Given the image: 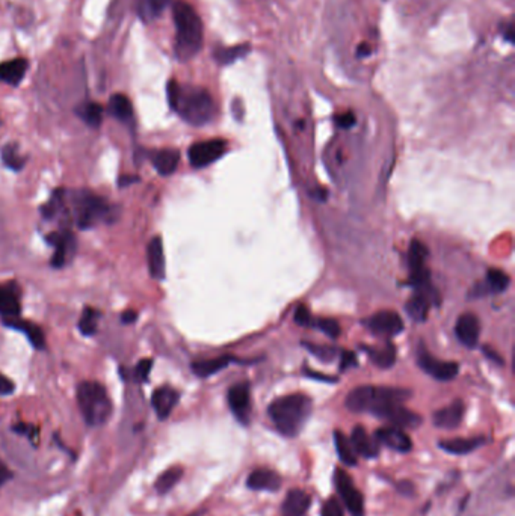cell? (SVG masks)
Instances as JSON below:
<instances>
[{
  "instance_id": "44",
  "label": "cell",
  "mask_w": 515,
  "mask_h": 516,
  "mask_svg": "<svg viewBox=\"0 0 515 516\" xmlns=\"http://www.w3.org/2000/svg\"><path fill=\"white\" fill-rule=\"evenodd\" d=\"M13 430L15 433L19 435H24V437L31 438L32 442H37V437H38V429L35 426H31V424H26V423H19L13 426Z\"/></svg>"
},
{
  "instance_id": "57",
  "label": "cell",
  "mask_w": 515,
  "mask_h": 516,
  "mask_svg": "<svg viewBox=\"0 0 515 516\" xmlns=\"http://www.w3.org/2000/svg\"><path fill=\"white\" fill-rule=\"evenodd\" d=\"M312 195H313V197L316 200H319V201H325L326 200V191L325 189H317V191L312 192Z\"/></svg>"
},
{
  "instance_id": "53",
  "label": "cell",
  "mask_w": 515,
  "mask_h": 516,
  "mask_svg": "<svg viewBox=\"0 0 515 516\" xmlns=\"http://www.w3.org/2000/svg\"><path fill=\"white\" fill-rule=\"evenodd\" d=\"M11 471L8 469L5 465H0V486H2L8 478H11Z\"/></svg>"
},
{
  "instance_id": "12",
  "label": "cell",
  "mask_w": 515,
  "mask_h": 516,
  "mask_svg": "<svg viewBox=\"0 0 515 516\" xmlns=\"http://www.w3.org/2000/svg\"><path fill=\"white\" fill-rule=\"evenodd\" d=\"M228 406L232 409L236 420L242 424H248L251 414V391L248 382H241L228 389L227 394Z\"/></svg>"
},
{
  "instance_id": "52",
  "label": "cell",
  "mask_w": 515,
  "mask_h": 516,
  "mask_svg": "<svg viewBox=\"0 0 515 516\" xmlns=\"http://www.w3.org/2000/svg\"><path fill=\"white\" fill-rule=\"evenodd\" d=\"M136 319H138V314H136L135 311H133V309L124 311V313L121 314V322H122V323H126V325L135 323V322H136Z\"/></svg>"
},
{
  "instance_id": "14",
  "label": "cell",
  "mask_w": 515,
  "mask_h": 516,
  "mask_svg": "<svg viewBox=\"0 0 515 516\" xmlns=\"http://www.w3.org/2000/svg\"><path fill=\"white\" fill-rule=\"evenodd\" d=\"M375 417L381 418V420L390 421L396 427H401V429H415L422 424V417L419 414H415L410 409L405 408L402 403H396V405H390L381 409L375 414Z\"/></svg>"
},
{
  "instance_id": "37",
  "label": "cell",
  "mask_w": 515,
  "mask_h": 516,
  "mask_svg": "<svg viewBox=\"0 0 515 516\" xmlns=\"http://www.w3.org/2000/svg\"><path fill=\"white\" fill-rule=\"evenodd\" d=\"M183 477V468L182 467H171L157 477L156 480V491L159 494H166L170 492L171 489L180 482V478Z\"/></svg>"
},
{
  "instance_id": "2",
  "label": "cell",
  "mask_w": 515,
  "mask_h": 516,
  "mask_svg": "<svg viewBox=\"0 0 515 516\" xmlns=\"http://www.w3.org/2000/svg\"><path fill=\"white\" fill-rule=\"evenodd\" d=\"M175 24V55L180 61H189L198 55L204 41L203 22L193 6L183 0L173 5Z\"/></svg>"
},
{
  "instance_id": "22",
  "label": "cell",
  "mask_w": 515,
  "mask_h": 516,
  "mask_svg": "<svg viewBox=\"0 0 515 516\" xmlns=\"http://www.w3.org/2000/svg\"><path fill=\"white\" fill-rule=\"evenodd\" d=\"M310 504H312V497L306 491H303V489H290L281 506L283 516H306Z\"/></svg>"
},
{
  "instance_id": "38",
  "label": "cell",
  "mask_w": 515,
  "mask_h": 516,
  "mask_svg": "<svg viewBox=\"0 0 515 516\" xmlns=\"http://www.w3.org/2000/svg\"><path fill=\"white\" fill-rule=\"evenodd\" d=\"M99 317H100L99 311L91 307H86L81 316V320H79V329H81V332L86 337L94 335L97 332V325H99Z\"/></svg>"
},
{
  "instance_id": "19",
  "label": "cell",
  "mask_w": 515,
  "mask_h": 516,
  "mask_svg": "<svg viewBox=\"0 0 515 516\" xmlns=\"http://www.w3.org/2000/svg\"><path fill=\"white\" fill-rule=\"evenodd\" d=\"M466 412V406L463 403V400H455L450 405L438 409L437 412L434 414L432 421L434 424L440 427V429H446V430H454L461 424L464 418Z\"/></svg>"
},
{
  "instance_id": "3",
  "label": "cell",
  "mask_w": 515,
  "mask_h": 516,
  "mask_svg": "<svg viewBox=\"0 0 515 516\" xmlns=\"http://www.w3.org/2000/svg\"><path fill=\"white\" fill-rule=\"evenodd\" d=\"M313 402L306 394L295 393L283 396L269 405L268 415L283 437L293 438L299 435L312 414Z\"/></svg>"
},
{
  "instance_id": "32",
  "label": "cell",
  "mask_w": 515,
  "mask_h": 516,
  "mask_svg": "<svg viewBox=\"0 0 515 516\" xmlns=\"http://www.w3.org/2000/svg\"><path fill=\"white\" fill-rule=\"evenodd\" d=\"M334 446L337 450V455H339L340 460L346 467H355L358 462V455L357 451L354 450L351 440L346 437V435L342 430H335L334 435Z\"/></svg>"
},
{
  "instance_id": "15",
  "label": "cell",
  "mask_w": 515,
  "mask_h": 516,
  "mask_svg": "<svg viewBox=\"0 0 515 516\" xmlns=\"http://www.w3.org/2000/svg\"><path fill=\"white\" fill-rule=\"evenodd\" d=\"M375 440L381 446H384L390 450L397 451V453H408L413 449V441L401 427L396 426H388V427H381L375 432Z\"/></svg>"
},
{
  "instance_id": "24",
  "label": "cell",
  "mask_w": 515,
  "mask_h": 516,
  "mask_svg": "<svg viewBox=\"0 0 515 516\" xmlns=\"http://www.w3.org/2000/svg\"><path fill=\"white\" fill-rule=\"evenodd\" d=\"M485 444V438L482 437H475V438H452V440H443L438 442V447L449 453V455L455 456H466L468 453L477 450Z\"/></svg>"
},
{
  "instance_id": "16",
  "label": "cell",
  "mask_w": 515,
  "mask_h": 516,
  "mask_svg": "<svg viewBox=\"0 0 515 516\" xmlns=\"http://www.w3.org/2000/svg\"><path fill=\"white\" fill-rule=\"evenodd\" d=\"M434 302L435 304H440V296L437 290L432 289L426 291H415L414 296L406 300L405 311L414 322H425Z\"/></svg>"
},
{
  "instance_id": "23",
  "label": "cell",
  "mask_w": 515,
  "mask_h": 516,
  "mask_svg": "<svg viewBox=\"0 0 515 516\" xmlns=\"http://www.w3.org/2000/svg\"><path fill=\"white\" fill-rule=\"evenodd\" d=\"M349 440L352 442L354 450L357 451V455L363 456L364 459H375L379 455V444L377 442V440L369 437V433L363 426L354 427Z\"/></svg>"
},
{
  "instance_id": "43",
  "label": "cell",
  "mask_w": 515,
  "mask_h": 516,
  "mask_svg": "<svg viewBox=\"0 0 515 516\" xmlns=\"http://www.w3.org/2000/svg\"><path fill=\"white\" fill-rule=\"evenodd\" d=\"M293 319H295V323L299 325V326H313L312 313H310V311L304 305H299L296 308Z\"/></svg>"
},
{
  "instance_id": "25",
  "label": "cell",
  "mask_w": 515,
  "mask_h": 516,
  "mask_svg": "<svg viewBox=\"0 0 515 516\" xmlns=\"http://www.w3.org/2000/svg\"><path fill=\"white\" fill-rule=\"evenodd\" d=\"M150 160L161 175H171L180 162V153L173 148L157 150L150 154Z\"/></svg>"
},
{
  "instance_id": "46",
  "label": "cell",
  "mask_w": 515,
  "mask_h": 516,
  "mask_svg": "<svg viewBox=\"0 0 515 516\" xmlns=\"http://www.w3.org/2000/svg\"><path fill=\"white\" fill-rule=\"evenodd\" d=\"M334 121L340 129H351L355 126V115L352 112H344L340 115H335Z\"/></svg>"
},
{
  "instance_id": "27",
  "label": "cell",
  "mask_w": 515,
  "mask_h": 516,
  "mask_svg": "<svg viewBox=\"0 0 515 516\" xmlns=\"http://www.w3.org/2000/svg\"><path fill=\"white\" fill-rule=\"evenodd\" d=\"M148 257V269L152 277L156 280H162L165 277V254L164 243L161 237H154L147 249Z\"/></svg>"
},
{
  "instance_id": "28",
  "label": "cell",
  "mask_w": 515,
  "mask_h": 516,
  "mask_svg": "<svg viewBox=\"0 0 515 516\" xmlns=\"http://www.w3.org/2000/svg\"><path fill=\"white\" fill-rule=\"evenodd\" d=\"M28 70V61L24 58H15L0 64V82L17 86L19 85Z\"/></svg>"
},
{
  "instance_id": "29",
  "label": "cell",
  "mask_w": 515,
  "mask_h": 516,
  "mask_svg": "<svg viewBox=\"0 0 515 516\" xmlns=\"http://www.w3.org/2000/svg\"><path fill=\"white\" fill-rule=\"evenodd\" d=\"M233 361H236L233 357H230V355H223V357H218V358L195 361L192 362L191 367H192V371L198 378H209L212 375H215V373L227 369L228 364Z\"/></svg>"
},
{
  "instance_id": "9",
  "label": "cell",
  "mask_w": 515,
  "mask_h": 516,
  "mask_svg": "<svg viewBox=\"0 0 515 516\" xmlns=\"http://www.w3.org/2000/svg\"><path fill=\"white\" fill-rule=\"evenodd\" d=\"M227 144L223 139H210L193 144L189 151V162L193 168H204L212 165L215 160L223 157L225 153Z\"/></svg>"
},
{
  "instance_id": "17",
  "label": "cell",
  "mask_w": 515,
  "mask_h": 516,
  "mask_svg": "<svg viewBox=\"0 0 515 516\" xmlns=\"http://www.w3.org/2000/svg\"><path fill=\"white\" fill-rule=\"evenodd\" d=\"M455 334L458 340L463 343L466 348L473 349L479 341V335H481V323L479 319L473 313H466L459 316L458 322L455 325Z\"/></svg>"
},
{
  "instance_id": "36",
  "label": "cell",
  "mask_w": 515,
  "mask_h": 516,
  "mask_svg": "<svg viewBox=\"0 0 515 516\" xmlns=\"http://www.w3.org/2000/svg\"><path fill=\"white\" fill-rule=\"evenodd\" d=\"M103 108L99 104V103H94V102H90V103H84L82 106H79L77 109V115L81 117L88 126L93 127V129H99L102 126V121H103Z\"/></svg>"
},
{
  "instance_id": "54",
  "label": "cell",
  "mask_w": 515,
  "mask_h": 516,
  "mask_svg": "<svg viewBox=\"0 0 515 516\" xmlns=\"http://www.w3.org/2000/svg\"><path fill=\"white\" fill-rule=\"evenodd\" d=\"M306 375H307L308 378H316L317 380H325V382H335V380H337L335 378H331V376L317 375V373H315V371H306Z\"/></svg>"
},
{
  "instance_id": "30",
  "label": "cell",
  "mask_w": 515,
  "mask_h": 516,
  "mask_svg": "<svg viewBox=\"0 0 515 516\" xmlns=\"http://www.w3.org/2000/svg\"><path fill=\"white\" fill-rule=\"evenodd\" d=\"M248 53H251V44H237L232 47H219L213 51V59L219 65H232L235 62L244 59Z\"/></svg>"
},
{
  "instance_id": "26",
  "label": "cell",
  "mask_w": 515,
  "mask_h": 516,
  "mask_svg": "<svg viewBox=\"0 0 515 516\" xmlns=\"http://www.w3.org/2000/svg\"><path fill=\"white\" fill-rule=\"evenodd\" d=\"M3 323L6 326H10L13 329H17V331H22L23 334L28 335L29 341L35 346L37 349H44L46 348V337H44L42 329L37 326L32 322H28V320H23L19 317H13V319H3Z\"/></svg>"
},
{
  "instance_id": "47",
  "label": "cell",
  "mask_w": 515,
  "mask_h": 516,
  "mask_svg": "<svg viewBox=\"0 0 515 516\" xmlns=\"http://www.w3.org/2000/svg\"><path fill=\"white\" fill-rule=\"evenodd\" d=\"M14 382L8 379L6 376L0 375V396H10L14 393Z\"/></svg>"
},
{
  "instance_id": "31",
  "label": "cell",
  "mask_w": 515,
  "mask_h": 516,
  "mask_svg": "<svg viewBox=\"0 0 515 516\" xmlns=\"http://www.w3.org/2000/svg\"><path fill=\"white\" fill-rule=\"evenodd\" d=\"M509 277L500 269H490L486 272L485 281L477 286V293H502L509 287Z\"/></svg>"
},
{
  "instance_id": "6",
  "label": "cell",
  "mask_w": 515,
  "mask_h": 516,
  "mask_svg": "<svg viewBox=\"0 0 515 516\" xmlns=\"http://www.w3.org/2000/svg\"><path fill=\"white\" fill-rule=\"evenodd\" d=\"M77 403L86 424L90 426L106 423L112 412L111 398L99 382H82L77 387Z\"/></svg>"
},
{
  "instance_id": "34",
  "label": "cell",
  "mask_w": 515,
  "mask_h": 516,
  "mask_svg": "<svg viewBox=\"0 0 515 516\" xmlns=\"http://www.w3.org/2000/svg\"><path fill=\"white\" fill-rule=\"evenodd\" d=\"M109 113L122 122L133 120L132 102L124 94H115L109 100Z\"/></svg>"
},
{
  "instance_id": "4",
  "label": "cell",
  "mask_w": 515,
  "mask_h": 516,
  "mask_svg": "<svg viewBox=\"0 0 515 516\" xmlns=\"http://www.w3.org/2000/svg\"><path fill=\"white\" fill-rule=\"evenodd\" d=\"M411 397V391L405 388L395 387H375V385H361L354 388L344 398V406L351 412H370L375 415L381 409L404 403Z\"/></svg>"
},
{
  "instance_id": "33",
  "label": "cell",
  "mask_w": 515,
  "mask_h": 516,
  "mask_svg": "<svg viewBox=\"0 0 515 516\" xmlns=\"http://www.w3.org/2000/svg\"><path fill=\"white\" fill-rule=\"evenodd\" d=\"M364 350L367 352L372 362L379 369H390L396 362V348L390 341L378 346V348H366Z\"/></svg>"
},
{
  "instance_id": "11",
  "label": "cell",
  "mask_w": 515,
  "mask_h": 516,
  "mask_svg": "<svg viewBox=\"0 0 515 516\" xmlns=\"http://www.w3.org/2000/svg\"><path fill=\"white\" fill-rule=\"evenodd\" d=\"M417 366L437 380H452L457 378L459 371V366L457 362L434 358L432 355L423 348L419 350V353H417Z\"/></svg>"
},
{
  "instance_id": "5",
  "label": "cell",
  "mask_w": 515,
  "mask_h": 516,
  "mask_svg": "<svg viewBox=\"0 0 515 516\" xmlns=\"http://www.w3.org/2000/svg\"><path fill=\"white\" fill-rule=\"evenodd\" d=\"M67 200L70 201L68 213H71L74 218L76 225L82 229L91 228L99 224L102 220L109 222L112 220V210L111 204L104 198L94 195L88 191H76L71 192L70 197L67 195Z\"/></svg>"
},
{
  "instance_id": "49",
  "label": "cell",
  "mask_w": 515,
  "mask_h": 516,
  "mask_svg": "<svg viewBox=\"0 0 515 516\" xmlns=\"http://www.w3.org/2000/svg\"><path fill=\"white\" fill-rule=\"evenodd\" d=\"M397 491L401 492L402 495L413 497L414 492H415V487H414V485L410 482V480H401V482L397 483Z\"/></svg>"
},
{
  "instance_id": "20",
  "label": "cell",
  "mask_w": 515,
  "mask_h": 516,
  "mask_svg": "<svg viewBox=\"0 0 515 516\" xmlns=\"http://www.w3.org/2000/svg\"><path fill=\"white\" fill-rule=\"evenodd\" d=\"M283 480L277 471L269 468H257L246 478V486L253 491H278Z\"/></svg>"
},
{
  "instance_id": "45",
  "label": "cell",
  "mask_w": 515,
  "mask_h": 516,
  "mask_svg": "<svg viewBox=\"0 0 515 516\" xmlns=\"http://www.w3.org/2000/svg\"><path fill=\"white\" fill-rule=\"evenodd\" d=\"M152 367H153V360H142L138 366H136V370H135V376L136 379H139L141 382H145L150 376V371H152Z\"/></svg>"
},
{
  "instance_id": "10",
  "label": "cell",
  "mask_w": 515,
  "mask_h": 516,
  "mask_svg": "<svg viewBox=\"0 0 515 516\" xmlns=\"http://www.w3.org/2000/svg\"><path fill=\"white\" fill-rule=\"evenodd\" d=\"M363 323L372 334L378 337H395L404 331L402 319L395 311H378Z\"/></svg>"
},
{
  "instance_id": "55",
  "label": "cell",
  "mask_w": 515,
  "mask_h": 516,
  "mask_svg": "<svg viewBox=\"0 0 515 516\" xmlns=\"http://www.w3.org/2000/svg\"><path fill=\"white\" fill-rule=\"evenodd\" d=\"M484 352L486 353V357L490 358V360H493L494 362H497V364H505V361L499 357V355H497L494 350H490V348H484Z\"/></svg>"
},
{
  "instance_id": "56",
  "label": "cell",
  "mask_w": 515,
  "mask_h": 516,
  "mask_svg": "<svg viewBox=\"0 0 515 516\" xmlns=\"http://www.w3.org/2000/svg\"><path fill=\"white\" fill-rule=\"evenodd\" d=\"M135 182H138V177H135V175H124V177H121V179H120V186H121V188H126V186H129L130 183H135Z\"/></svg>"
},
{
  "instance_id": "39",
  "label": "cell",
  "mask_w": 515,
  "mask_h": 516,
  "mask_svg": "<svg viewBox=\"0 0 515 516\" xmlns=\"http://www.w3.org/2000/svg\"><path fill=\"white\" fill-rule=\"evenodd\" d=\"M2 160L8 168L13 169V171H20V169L24 166V157L20 156L19 150H17L14 145H6L2 150Z\"/></svg>"
},
{
  "instance_id": "1",
  "label": "cell",
  "mask_w": 515,
  "mask_h": 516,
  "mask_svg": "<svg viewBox=\"0 0 515 516\" xmlns=\"http://www.w3.org/2000/svg\"><path fill=\"white\" fill-rule=\"evenodd\" d=\"M166 95L170 108L191 126H204L215 117V102L210 92L201 86L180 85L175 80H170L166 85Z\"/></svg>"
},
{
  "instance_id": "7",
  "label": "cell",
  "mask_w": 515,
  "mask_h": 516,
  "mask_svg": "<svg viewBox=\"0 0 515 516\" xmlns=\"http://www.w3.org/2000/svg\"><path fill=\"white\" fill-rule=\"evenodd\" d=\"M426 257H428V248L420 240L414 239L408 251V266H410V280L408 284L415 290H429L432 289L431 275L426 269Z\"/></svg>"
},
{
  "instance_id": "42",
  "label": "cell",
  "mask_w": 515,
  "mask_h": 516,
  "mask_svg": "<svg viewBox=\"0 0 515 516\" xmlns=\"http://www.w3.org/2000/svg\"><path fill=\"white\" fill-rule=\"evenodd\" d=\"M321 516H344V515H343V509H342L340 503L337 501L334 497H331L324 503Z\"/></svg>"
},
{
  "instance_id": "13",
  "label": "cell",
  "mask_w": 515,
  "mask_h": 516,
  "mask_svg": "<svg viewBox=\"0 0 515 516\" xmlns=\"http://www.w3.org/2000/svg\"><path fill=\"white\" fill-rule=\"evenodd\" d=\"M47 242L55 248V252H53L52 257V266L59 269L67 263L70 255L74 252L76 239L70 229L64 228L55 231V233H50L47 236Z\"/></svg>"
},
{
  "instance_id": "8",
  "label": "cell",
  "mask_w": 515,
  "mask_h": 516,
  "mask_svg": "<svg viewBox=\"0 0 515 516\" xmlns=\"http://www.w3.org/2000/svg\"><path fill=\"white\" fill-rule=\"evenodd\" d=\"M334 485L343 506L352 516H364V497L360 489L355 487L352 477L343 468H337L334 473Z\"/></svg>"
},
{
  "instance_id": "51",
  "label": "cell",
  "mask_w": 515,
  "mask_h": 516,
  "mask_svg": "<svg viewBox=\"0 0 515 516\" xmlns=\"http://www.w3.org/2000/svg\"><path fill=\"white\" fill-rule=\"evenodd\" d=\"M355 364H357V360H355V355L352 352H343L340 369L342 370H346V369H349L351 366H355Z\"/></svg>"
},
{
  "instance_id": "40",
  "label": "cell",
  "mask_w": 515,
  "mask_h": 516,
  "mask_svg": "<svg viewBox=\"0 0 515 516\" xmlns=\"http://www.w3.org/2000/svg\"><path fill=\"white\" fill-rule=\"evenodd\" d=\"M313 326L321 329V331L330 338H337L340 335V325L337 323V320L334 319H319L316 322H313Z\"/></svg>"
},
{
  "instance_id": "35",
  "label": "cell",
  "mask_w": 515,
  "mask_h": 516,
  "mask_svg": "<svg viewBox=\"0 0 515 516\" xmlns=\"http://www.w3.org/2000/svg\"><path fill=\"white\" fill-rule=\"evenodd\" d=\"M173 0H138V14L144 22H152L156 17L164 13L168 5H171Z\"/></svg>"
},
{
  "instance_id": "41",
  "label": "cell",
  "mask_w": 515,
  "mask_h": 516,
  "mask_svg": "<svg viewBox=\"0 0 515 516\" xmlns=\"http://www.w3.org/2000/svg\"><path fill=\"white\" fill-rule=\"evenodd\" d=\"M304 346L315 355V357L322 361H331L335 355V349L330 348V346H317L312 343H304Z\"/></svg>"
},
{
  "instance_id": "48",
  "label": "cell",
  "mask_w": 515,
  "mask_h": 516,
  "mask_svg": "<svg viewBox=\"0 0 515 516\" xmlns=\"http://www.w3.org/2000/svg\"><path fill=\"white\" fill-rule=\"evenodd\" d=\"M500 35H502V38L506 42L514 44V35H515V32H514V23L512 22H508V23L502 24L500 26Z\"/></svg>"
},
{
  "instance_id": "21",
  "label": "cell",
  "mask_w": 515,
  "mask_h": 516,
  "mask_svg": "<svg viewBox=\"0 0 515 516\" xmlns=\"http://www.w3.org/2000/svg\"><path fill=\"white\" fill-rule=\"evenodd\" d=\"M179 400H180L179 391L171 387H161L153 393L152 405L157 417L161 418V420H165V418L171 415L173 409L175 408L177 403H179Z\"/></svg>"
},
{
  "instance_id": "50",
  "label": "cell",
  "mask_w": 515,
  "mask_h": 516,
  "mask_svg": "<svg viewBox=\"0 0 515 516\" xmlns=\"http://www.w3.org/2000/svg\"><path fill=\"white\" fill-rule=\"evenodd\" d=\"M372 47L369 46L367 42H361L360 46H357V50H355V58L357 59H364V58H369L372 55Z\"/></svg>"
},
{
  "instance_id": "18",
  "label": "cell",
  "mask_w": 515,
  "mask_h": 516,
  "mask_svg": "<svg viewBox=\"0 0 515 516\" xmlns=\"http://www.w3.org/2000/svg\"><path fill=\"white\" fill-rule=\"evenodd\" d=\"M20 287L15 282L0 284V316L3 319L19 317L22 313Z\"/></svg>"
}]
</instances>
